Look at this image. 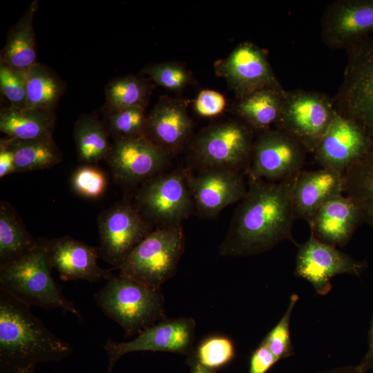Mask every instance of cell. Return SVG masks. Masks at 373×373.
Returning <instances> with one entry per match:
<instances>
[{
  "label": "cell",
  "instance_id": "obj_1",
  "mask_svg": "<svg viewBox=\"0 0 373 373\" xmlns=\"http://www.w3.org/2000/svg\"><path fill=\"white\" fill-rule=\"evenodd\" d=\"M296 175L280 182L251 180L219 247L220 256H256L285 240L299 245L292 234L296 219L292 189Z\"/></svg>",
  "mask_w": 373,
  "mask_h": 373
},
{
  "label": "cell",
  "instance_id": "obj_2",
  "mask_svg": "<svg viewBox=\"0 0 373 373\" xmlns=\"http://www.w3.org/2000/svg\"><path fill=\"white\" fill-rule=\"evenodd\" d=\"M71 352L70 345L49 331L30 306L0 288V373H20Z\"/></svg>",
  "mask_w": 373,
  "mask_h": 373
},
{
  "label": "cell",
  "instance_id": "obj_3",
  "mask_svg": "<svg viewBox=\"0 0 373 373\" xmlns=\"http://www.w3.org/2000/svg\"><path fill=\"white\" fill-rule=\"evenodd\" d=\"M47 241L21 258L0 265V288L29 306L46 309H61L82 320L73 302L62 293L51 276Z\"/></svg>",
  "mask_w": 373,
  "mask_h": 373
},
{
  "label": "cell",
  "instance_id": "obj_4",
  "mask_svg": "<svg viewBox=\"0 0 373 373\" xmlns=\"http://www.w3.org/2000/svg\"><path fill=\"white\" fill-rule=\"evenodd\" d=\"M93 296L102 312L121 326L125 338L137 336L166 318L161 288L119 274L111 276Z\"/></svg>",
  "mask_w": 373,
  "mask_h": 373
},
{
  "label": "cell",
  "instance_id": "obj_5",
  "mask_svg": "<svg viewBox=\"0 0 373 373\" xmlns=\"http://www.w3.org/2000/svg\"><path fill=\"white\" fill-rule=\"evenodd\" d=\"M182 225L153 229L123 260L119 275L153 288L172 278L184 250Z\"/></svg>",
  "mask_w": 373,
  "mask_h": 373
},
{
  "label": "cell",
  "instance_id": "obj_6",
  "mask_svg": "<svg viewBox=\"0 0 373 373\" xmlns=\"http://www.w3.org/2000/svg\"><path fill=\"white\" fill-rule=\"evenodd\" d=\"M342 84L332 98L341 115L362 126L373 139V35L347 50Z\"/></svg>",
  "mask_w": 373,
  "mask_h": 373
},
{
  "label": "cell",
  "instance_id": "obj_7",
  "mask_svg": "<svg viewBox=\"0 0 373 373\" xmlns=\"http://www.w3.org/2000/svg\"><path fill=\"white\" fill-rule=\"evenodd\" d=\"M254 131L240 120L211 125L194 140L192 153L202 169L224 168L239 171L249 167Z\"/></svg>",
  "mask_w": 373,
  "mask_h": 373
},
{
  "label": "cell",
  "instance_id": "obj_8",
  "mask_svg": "<svg viewBox=\"0 0 373 373\" xmlns=\"http://www.w3.org/2000/svg\"><path fill=\"white\" fill-rule=\"evenodd\" d=\"M336 113L325 93L296 89L287 91L276 128L314 153Z\"/></svg>",
  "mask_w": 373,
  "mask_h": 373
},
{
  "label": "cell",
  "instance_id": "obj_9",
  "mask_svg": "<svg viewBox=\"0 0 373 373\" xmlns=\"http://www.w3.org/2000/svg\"><path fill=\"white\" fill-rule=\"evenodd\" d=\"M135 205L156 227L182 224L195 207L186 172L160 173L144 182L137 194Z\"/></svg>",
  "mask_w": 373,
  "mask_h": 373
},
{
  "label": "cell",
  "instance_id": "obj_10",
  "mask_svg": "<svg viewBox=\"0 0 373 373\" xmlns=\"http://www.w3.org/2000/svg\"><path fill=\"white\" fill-rule=\"evenodd\" d=\"M307 151L282 130L259 133L254 141L248 167L251 180L280 182L296 176L303 169Z\"/></svg>",
  "mask_w": 373,
  "mask_h": 373
},
{
  "label": "cell",
  "instance_id": "obj_11",
  "mask_svg": "<svg viewBox=\"0 0 373 373\" xmlns=\"http://www.w3.org/2000/svg\"><path fill=\"white\" fill-rule=\"evenodd\" d=\"M196 323L191 317L164 318L147 327L128 342L108 338L104 344L108 356L107 373L125 354L140 351L169 352L191 355L194 352Z\"/></svg>",
  "mask_w": 373,
  "mask_h": 373
},
{
  "label": "cell",
  "instance_id": "obj_12",
  "mask_svg": "<svg viewBox=\"0 0 373 373\" xmlns=\"http://www.w3.org/2000/svg\"><path fill=\"white\" fill-rule=\"evenodd\" d=\"M99 254L117 268L152 230V224L135 204L119 202L104 210L98 218Z\"/></svg>",
  "mask_w": 373,
  "mask_h": 373
},
{
  "label": "cell",
  "instance_id": "obj_13",
  "mask_svg": "<svg viewBox=\"0 0 373 373\" xmlns=\"http://www.w3.org/2000/svg\"><path fill=\"white\" fill-rule=\"evenodd\" d=\"M298 247L294 275L307 280L321 296L331 291L334 276L342 274L360 276L367 267V262L356 260L311 235Z\"/></svg>",
  "mask_w": 373,
  "mask_h": 373
},
{
  "label": "cell",
  "instance_id": "obj_14",
  "mask_svg": "<svg viewBox=\"0 0 373 373\" xmlns=\"http://www.w3.org/2000/svg\"><path fill=\"white\" fill-rule=\"evenodd\" d=\"M170 155L144 135L115 140L106 161L118 183L134 185L160 174Z\"/></svg>",
  "mask_w": 373,
  "mask_h": 373
},
{
  "label": "cell",
  "instance_id": "obj_15",
  "mask_svg": "<svg viewBox=\"0 0 373 373\" xmlns=\"http://www.w3.org/2000/svg\"><path fill=\"white\" fill-rule=\"evenodd\" d=\"M323 43L345 50L373 35V0H336L325 8L321 20Z\"/></svg>",
  "mask_w": 373,
  "mask_h": 373
},
{
  "label": "cell",
  "instance_id": "obj_16",
  "mask_svg": "<svg viewBox=\"0 0 373 373\" xmlns=\"http://www.w3.org/2000/svg\"><path fill=\"white\" fill-rule=\"evenodd\" d=\"M372 142L362 126L336 111L313 154L322 168L343 173L367 152Z\"/></svg>",
  "mask_w": 373,
  "mask_h": 373
},
{
  "label": "cell",
  "instance_id": "obj_17",
  "mask_svg": "<svg viewBox=\"0 0 373 373\" xmlns=\"http://www.w3.org/2000/svg\"><path fill=\"white\" fill-rule=\"evenodd\" d=\"M216 70L238 99L258 89L280 84L264 51L249 42L238 44L216 65Z\"/></svg>",
  "mask_w": 373,
  "mask_h": 373
},
{
  "label": "cell",
  "instance_id": "obj_18",
  "mask_svg": "<svg viewBox=\"0 0 373 373\" xmlns=\"http://www.w3.org/2000/svg\"><path fill=\"white\" fill-rule=\"evenodd\" d=\"M195 207L205 218L218 216L227 207L240 201L247 191L239 171L207 168L196 175L186 172Z\"/></svg>",
  "mask_w": 373,
  "mask_h": 373
},
{
  "label": "cell",
  "instance_id": "obj_19",
  "mask_svg": "<svg viewBox=\"0 0 373 373\" xmlns=\"http://www.w3.org/2000/svg\"><path fill=\"white\" fill-rule=\"evenodd\" d=\"M50 262L61 280H84L99 282L108 280L112 276L110 269L98 265L100 256L97 247L88 245L69 236L47 241Z\"/></svg>",
  "mask_w": 373,
  "mask_h": 373
},
{
  "label": "cell",
  "instance_id": "obj_20",
  "mask_svg": "<svg viewBox=\"0 0 373 373\" xmlns=\"http://www.w3.org/2000/svg\"><path fill=\"white\" fill-rule=\"evenodd\" d=\"M193 122L183 101L162 96L147 115L146 136L170 155L189 140Z\"/></svg>",
  "mask_w": 373,
  "mask_h": 373
},
{
  "label": "cell",
  "instance_id": "obj_21",
  "mask_svg": "<svg viewBox=\"0 0 373 373\" xmlns=\"http://www.w3.org/2000/svg\"><path fill=\"white\" fill-rule=\"evenodd\" d=\"M343 193L342 173L325 168L302 170L296 175L292 189L296 219H302L309 225L323 205Z\"/></svg>",
  "mask_w": 373,
  "mask_h": 373
},
{
  "label": "cell",
  "instance_id": "obj_22",
  "mask_svg": "<svg viewBox=\"0 0 373 373\" xmlns=\"http://www.w3.org/2000/svg\"><path fill=\"white\" fill-rule=\"evenodd\" d=\"M363 222L358 205L343 194L323 205L309 225L311 236L334 247H343Z\"/></svg>",
  "mask_w": 373,
  "mask_h": 373
},
{
  "label": "cell",
  "instance_id": "obj_23",
  "mask_svg": "<svg viewBox=\"0 0 373 373\" xmlns=\"http://www.w3.org/2000/svg\"><path fill=\"white\" fill-rule=\"evenodd\" d=\"M286 93L281 84L258 89L238 99L236 113L254 131L271 129L278 122Z\"/></svg>",
  "mask_w": 373,
  "mask_h": 373
},
{
  "label": "cell",
  "instance_id": "obj_24",
  "mask_svg": "<svg viewBox=\"0 0 373 373\" xmlns=\"http://www.w3.org/2000/svg\"><path fill=\"white\" fill-rule=\"evenodd\" d=\"M37 8L38 1L32 2L10 30L6 45L0 53V63L21 70H26L37 63L33 28V18Z\"/></svg>",
  "mask_w": 373,
  "mask_h": 373
},
{
  "label": "cell",
  "instance_id": "obj_25",
  "mask_svg": "<svg viewBox=\"0 0 373 373\" xmlns=\"http://www.w3.org/2000/svg\"><path fill=\"white\" fill-rule=\"evenodd\" d=\"M55 113L9 105L0 111V131L7 137L32 140L52 137Z\"/></svg>",
  "mask_w": 373,
  "mask_h": 373
},
{
  "label": "cell",
  "instance_id": "obj_26",
  "mask_svg": "<svg viewBox=\"0 0 373 373\" xmlns=\"http://www.w3.org/2000/svg\"><path fill=\"white\" fill-rule=\"evenodd\" d=\"M0 144L13 153L15 173L49 169L63 160L52 137L21 140L6 137L1 139Z\"/></svg>",
  "mask_w": 373,
  "mask_h": 373
},
{
  "label": "cell",
  "instance_id": "obj_27",
  "mask_svg": "<svg viewBox=\"0 0 373 373\" xmlns=\"http://www.w3.org/2000/svg\"><path fill=\"white\" fill-rule=\"evenodd\" d=\"M73 136L78 160L93 164L107 160L112 145L104 122L93 114L82 115L74 125Z\"/></svg>",
  "mask_w": 373,
  "mask_h": 373
},
{
  "label": "cell",
  "instance_id": "obj_28",
  "mask_svg": "<svg viewBox=\"0 0 373 373\" xmlns=\"http://www.w3.org/2000/svg\"><path fill=\"white\" fill-rule=\"evenodd\" d=\"M26 108L55 113L66 85L47 66L36 63L26 70Z\"/></svg>",
  "mask_w": 373,
  "mask_h": 373
},
{
  "label": "cell",
  "instance_id": "obj_29",
  "mask_svg": "<svg viewBox=\"0 0 373 373\" xmlns=\"http://www.w3.org/2000/svg\"><path fill=\"white\" fill-rule=\"evenodd\" d=\"M343 174L344 193L358 205L363 222L373 229V142Z\"/></svg>",
  "mask_w": 373,
  "mask_h": 373
},
{
  "label": "cell",
  "instance_id": "obj_30",
  "mask_svg": "<svg viewBox=\"0 0 373 373\" xmlns=\"http://www.w3.org/2000/svg\"><path fill=\"white\" fill-rule=\"evenodd\" d=\"M38 242L27 231L19 213L6 201L0 202V265L32 250Z\"/></svg>",
  "mask_w": 373,
  "mask_h": 373
},
{
  "label": "cell",
  "instance_id": "obj_31",
  "mask_svg": "<svg viewBox=\"0 0 373 373\" xmlns=\"http://www.w3.org/2000/svg\"><path fill=\"white\" fill-rule=\"evenodd\" d=\"M151 91V84L144 77L126 75L115 78L106 86V113L133 107L146 108Z\"/></svg>",
  "mask_w": 373,
  "mask_h": 373
},
{
  "label": "cell",
  "instance_id": "obj_32",
  "mask_svg": "<svg viewBox=\"0 0 373 373\" xmlns=\"http://www.w3.org/2000/svg\"><path fill=\"white\" fill-rule=\"evenodd\" d=\"M147 115L143 107L106 113L104 124L114 140L146 135Z\"/></svg>",
  "mask_w": 373,
  "mask_h": 373
},
{
  "label": "cell",
  "instance_id": "obj_33",
  "mask_svg": "<svg viewBox=\"0 0 373 373\" xmlns=\"http://www.w3.org/2000/svg\"><path fill=\"white\" fill-rule=\"evenodd\" d=\"M193 354L201 365L213 370L231 361L235 356V348L229 338L214 335L202 341Z\"/></svg>",
  "mask_w": 373,
  "mask_h": 373
},
{
  "label": "cell",
  "instance_id": "obj_34",
  "mask_svg": "<svg viewBox=\"0 0 373 373\" xmlns=\"http://www.w3.org/2000/svg\"><path fill=\"white\" fill-rule=\"evenodd\" d=\"M143 73L158 86L174 92L181 91L194 80L189 71L177 62L151 64L143 69Z\"/></svg>",
  "mask_w": 373,
  "mask_h": 373
},
{
  "label": "cell",
  "instance_id": "obj_35",
  "mask_svg": "<svg viewBox=\"0 0 373 373\" xmlns=\"http://www.w3.org/2000/svg\"><path fill=\"white\" fill-rule=\"evenodd\" d=\"M298 300V295H291L284 315L262 341L278 360L289 357L294 352L289 325L292 312Z\"/></svg>",
  "mask_w": 373,
  "mask_h": 373
},
{
  "label": "cell",
  "instance_id": "obj_36",
  "mask_svg": "<svg viewBox=\"0 0 373 373\" xmlns=\"http://www.w3.org/2000/svg\"><path fill=\"white\" fill-rule=\"evenodd\" d=\"M70 184L78 195L88 199H98L106 191L107 178L104 171L97 166L85 164L73 172Z\"/></svg>",
  "mask_w": 373,
  "mask_h": 373
},
{
  "label": "cell",
  "instance_id": "obj_37",
  "mask_svg": "<svg viewBox=\"0 0 373 373\" xmlns=\"http://www.w3.org/2000/svg\"><path fill=\"white\" fill-rule=\"evenodd\" d=\"M0 90L2 95L16 108H26V70L0 63Z\"/></svg>",
  "mask_w": 373,
  "mask_h": 373
},
{
  "label": "cell",
  "instance_id": "obj_38",
  "mask_svg": "<svg viewBox=\"0 0 373 373\" xmlns=\"http://www.w3.org/2000/svg\"><path fill=\"white\" fill-rule=\"evenodd\" d=\"M226 106L224 97L213 90H201L194 102L195 112L202 117H213L220 114Z\"/></svg>",
  "mask_w": 373,
  "mask_h": 373
},
{
  "label": "cell",
  "instance_id": "obj_39",
  "mask_svg": "<svg viewBox=\"0 0 373 373\" xmlns=\"http://www.w3.org/2000/svg\"><path fill=\"white\" fill-rule=\"evenodd\" d=\"M278 361L268 347L261 342L251 354L249 373H266Z\"/></svg>",
  "mask_w": 373,
  "mask_h": 373
},
{
  "label": "cell",
  "instance_id": "obj_40",
  "mask_svg": "<svg viewBox=\"0 0 373 373\" xmlns=\"http://www.w3.org/2000/svg\"><path fill=\"white\" fill-rule=\"evenodd\" d=\"M15 173L14 155L12 151L0 144V178Z\"/></svg>",
  "mask_w": 373,
  "mask_h": 373
},
{
  "label": "cell",
  "instance_id": "obj_41",
  "mask_svg": "<svg viewBox=\"0 0 373 373\" xmlns=\"http://www.w3.org/2000/svg\"><path fill=\"white\" fill-rule=\"evenodd\" d=\"M358 367L365 372L373 369V317L368 332V348Z\"/></svg>",
  "mask_w": 373,
  "mask_h": 373
},
{
  "label": "cell",
  "instance_id": "obj_42",
  "mask_svg": "<svg viewBox=\"0 0 373 373\" xmlns=\"http://www.w3.org/2000/svg\"><path fill=\"white\" fill-rule=\"evenodd\" d=\"M193 353L190 355L191 373H215L213 370L201 365L196 359Z\"/></svg>",
  "mask_w": 373,
  "mask_h": 373
},
{
  "label": "cell",
  "instance_id": "obj_43",
  "mask_svg": "<svg viewBox=\"0 0 373 373\" xmlns=\"http://www.w3.org/2000/svg\"><path fill=\"white\" fill-rule=\"evenodd\" d=\"M317 373H366L361 370L358 365H348L337 367L330 370L318 372Z\"/></svg>",
  "mask_w": 373,
  "mask_h": 373
},
{
  "label": "cell",
  "instance_id": "obj_44",
  "mask_svg": "<svg viewBox=\"0 0 373 373\" xmlns=\"http://www.w3.org/2000/svg\"><path fill=\"white\" fill-rule=\"evenodd\" d=\"M20 373H36V372L35 370V367H32L28 368L27 370H25L21 372Z\"/></svg>",
  "mask_w": 373,
  "mask_h": 373
}]
</instances>
